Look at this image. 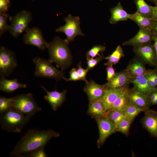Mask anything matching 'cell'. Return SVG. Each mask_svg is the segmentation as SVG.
<instances>
[{
	"label": "cell",
	"instance_id": "cell-1",
	"mask_svg": "<svg viewBox=\"0 0 157 157\" xmlns=\"http://www.w3.org/2000/svg\"><path fill=\"white\" fill-rule=\"evenodd\" d=\"M60 134L53 130L30 129L17 142L10 153L11 157L27 155L41 148L44 147L51 138L58 137Z\"/></svg>",
	"mask_w": 157,
	"mask_h": 157
},
{
	"label": "cell",
	"instance_id": "cell-2",
	"mask_svg": "<svg viewBox=\"0 0 157 157\" xmlns=\"http://www.w3.org/2000/svg\"><path fill=\"white\" fill-rule=\"evenodd\" d=\"M68 44L64 40L58 36L48 43L47 48L49 54V61L54 63L56 67L62 70L65 69L71 64V54L68 46Z\"/></svg>",
	"mask_w": 157,
	"mask_h": 157
},
{
	"label": "cell",
	"instance_id": "cell-3",
	"mask_svg": "<svg viewBox=\"0 0 157 157\" xmlns=\"http://www.w3.org/2000/svg\"><path fill=\"white\" fill-rule=\"evenodd\" d=\"M1 115L2 129L10 132H20L31 118L12 108Z\"/></svg>",
	"mask_w": 157,
	"mask_h": 157
},
{
	"label": "cell",
	"instance_id": "cell-4",
	"mask_svg": "<svg viewBox=\"0 0 157 157\" xmlns=\"http://www.w3.org/2000/svg\"><path fill=\"white\" fill-rule=\"evenodd\" d=\"M12 99V108L25 115L31 117L41 110L31 93L17 95Z\"/></svg>",
	"mask_w": 157,
	"mask_h": 157
},
{
	"label": "cell",
	"instance_id": "cell-5",
	"mask_svg": "<svg viewBox=\"0 0 157 157\" xmlns=\"http://www.w3.org/2000/svg\"><path fill=\"white\" fill-rule=\"evenodd\" d=\"M35 65V76L45 77L59 80L64 77L63 70H60L52 65L49 60L36 57L33 60Z\"/></svg>",
	"mask_w": 157,
	"mask_h": 157
},
{
	"label": "cell",
	"instance_id": "cell-6",
	"mask_svg": "<svg viewBox=\"0 0 157 157\" xmlns=\"http://www.w3.org/2000/svg\"><path fill=\"white\" fill-rule=\"evenodd\" d=\"M32 16L31 13L26 10H23L15 15L10 17L11 24L8 30L9 32L15 37L25 32L28 28Z\"/></svg>",
	"mask_w": 157,
	"mask_h": 157
},
{
	"label": "cell",
	"instance_id": "cell-7",
	"mask_svg": "<svg viewBox=\"0 0 157 157\" xmlns=\"http://www.w3.org/2000/svg\"><path fill=\"white\" fill-rule=\"evenodd\" d=\"M65 24L56 29L57 32H63L66 36L64 40L68 44L70 42L74 40L75 38L78 35L84 36L80 27V19L78 16L74 17L70 14L64 18Z\"/></svg>",
	"mask_w": 157,
	"mask_h": 157
},
{
	"label": "cell",
	"instance_id": "cell-8",
	"mask_svg": "<svg viewBox=\"0 0 157 157\" xmlns=\"http://www.w3.org/2000/svg\"><path fill=\"white\" fill-rule=\"evenodd\" d=\"M17 65L14 53L4 47L0 49V75L6 77L11 74Z\"/></svg>",
	"mask_w": 157,
	"mask_h": 157
},
{
	"label": "cell",
	"instance_id": "cell-9",
	"mask_svg": "<svg viewBox=\"0 0 157 157\" xmlns=\"http://www.w3.org/2000/svg\"><path fill=\"white\" fill-rule=\"evenodd\" d=\"M99 130V136L97 144L99 148L106 139L117 131L116 125L105 116L95 118Z\"/></svg>",
	"mask_w": 157,
	"mask_h": 157
},
{
	"label": "cell",
	"instance_id": "cell-10",
	"mask_svg": "<svg viewBox=\"0 0 157 157\" xmlns=\"http://www.w3.org/2000/svg\"><path fill=\"white\" fill-rule=\"evenodd\" d=\"M133 51L143 62L150 66H155L157 55L153 44L151 42L134 47Z\"/></svg>",
	"mask_w": 157,
	"mask_h": 157
},
{
	"label": "cell",
	"instance_id": "cell-11",
	"mask_svg": "<svg viewBox=\"0 0 157 157\" xmlns=\"http://www.w3.org/2000/svg\"><path fill=\"white\" fill-rule=\"evenodd\" d=\"M25 32L23 36V40L25 44L35 46L42 50L47 48L48 43L45 40L39 28H28Z\"/></svg>",
	"mask_w": 157,
	"mask_h": 157
},
{
	"label": "cell",
	"instance_id": "cell-12",
	"mask_svg": "<svg viewBox=\"0 0 157 157\" xmlns=\"http://www.w3.org/2000/svg\"><path fill=\"white\" fill-rule=\"evenodd\" d=\"M144 112L142 124L151 136L157 139V111L149 109Z\"/></svg>",
	"mask_w": 157,
	"mask_h": 157
},
{
	"label": "cell",
	"instance_id": "cell-13",
	"mask_svg": "<svg viewBox=\"0 0 157 157\" xmlns=\"http://www.w3.org/2000/svg\"><path fill=\"white\" fill-rule=\"evenodd\" d=\"M154 35L152 31L140 28L134 36L124 42L122 45L135 47L149 43L153 41Z\"/></svg>",
	"mask_w": 157,
	"mask_h": 157
},
{
	"label": "cell",
	"instance_id": "cell-14",
	"mask_svg": "<svg viewBox=\"0 0 157 157\" xmlns=\"http://www.w3.org/2000/svg\"><path fill=\"white\" fill-rule=\"evenodd\" d=\"M41 87L47 93L44 97V100L47 102L53 110H57L64 102L67 90H65L60 92L56 89L53 91H49L43 86Z\"/></svg>",
	"mask_w": 157,
	"mask_h": 157
},
{
	"label": "cell",
	"instance_id": "cell-15",
	"mask_svg": "<svg viewBox=\"0 0 157 157\" xmlns=\"http://www.w3.org/2000/svg\"><path fill=\"white\" fill-rule=\"evenodd\" d=\"M106 89L104 85H101L91 80L86 83L84 91L86 94L89 101L100 100Z\"/></svg>",
	"mask_w": 157,
	"mask_h": 157
},
{
	"label": "cell",
	"instance_id": "cell-16",
	"mask_svg": "<svg viewBox=\"0 0 157 157\" xmlns=\"http://www.w3.org/2000/svg\"><path fill=\"white\" fill-rule=\"evenodd\" d=\"M129 103L143 109L145 111L149 109L150 106L147 95L143 94L134 88L129 90Z\"/></svg>",
	"mask_w": 157,
	"mask_h": 157
},
{
	"label": "cell",
	"instance_id": "cell-17",
	"mask_svg": "<svg viewBox=\"0 0 157 157\" xmlns=\"http://www.w3.org/2000/svg\"><path fill=\"white\" fill-rule=\"evenodd\" d=\"M127 87L126 85L119 88H106L100 100L106 111L110 108L113 103Z\"/></svg>",
	"mask_w": 157,
	"mask_h": 157
},
{
	"label": "cell",
	"instance_id": "cell-18",
	"mask_svg": "<svg viewBox=\"0 0 157 157\" xmlns=\"http://www.w3.org/2000/svg\"><path fill=\"white\" fill-rule=\"evenodd\" d=\"M131 77L125 69L116 73L115 76L104 85L106 89L120 88L131 83Z\"/></svg>",
	"mask_w": 157,
	"mask_h": 157
},
{
	"label": "cell",
	"instance_id": "cell-19",
	"mask_svg": "<svg viewBox=\"0 0 157 157\" xmlns=\"http://www.w3.org/2000/svg\"><path fill=\"white\" fill-rule=\"evenodd\" d=\"M111 17L109 20L111 24H115L120 21L130 19L131 14L127 13L124 9L121 3L119 2L115 6L110 9Z\"/></svg>",
	"mask_w": 157,
	"mask_h": 157
},
{
	"label": "cell",
	"instance_id": "cell-20",
	"mask_svg": "<svg viewBox=\"0 0 157 157\" xmlns=\"http://www.w3.org/2000/svg\"><path fill=\"white\" fill-rule=\"evenodd\" d=\"M145 74L132 77L131 83L133 84V88L135 89L143 94L148 96L151 92L154 90L149 86Z\"/></svg>",
	"mask_w": 157,
	"mask_h": 157
},
{
	"label": "cell",
	"instance_id": "cell-21",
	"mask_svg": "<svg viewBox=\"0 0 157 157\" xmlns=\"http://www.w3.org/2000/svg\"><path fill=\"white\" fill-rule=\"evenodd\" d=\"M26 86L25 84L19 82L17 79H8L5 77H1L0 80V90L7 93H12L16 90L25 88Z\"/></svg>",
	"mask_w": 157,
	"mask_h": 157
},
{
	"label": "cell",
	"instance_id": "cell-22",
	"mask_svg": "<svg viewBox=\"0 0 157 157\" xmlns=\"http://www.w3.org/2000/svg\"><path fill=\"white\" fill-rule=\"evenodd\" d=\"M130 19L135 22L140 28L150 31H151L155 21L151 17L143 15L136 12L131 14Z\"/></svg>",
	"mask_w": 157,
	"mask_h": 157
},
{
	"label": "cell",
	"instance_id": "cell-23",
	"mask_svg": "<svg viewBox=\"0 0 157 157\" xmlns=\"http://www.w3.org/2000/svg\"><path fill=\"white\" fill-rule=\"evenodd\" d=\"M106 110L100 100L89 101L87 113L92 117L105 116Z\"/></svg>",
	"mask_w": 157,
	"mask_h": 157
},
{
	"label": "cell",
	"instance_id": "cell-24",
	"mask_svg": "<svg viewBox=\"0 0 157 157\" xmlns=\"http://www.w3.org/2000/svg\"><path fill=\"white\" fill-rule=\"evenodd\" d=\"M142 61L139 58H135L127 66L126 69L131 77L144 74L146 73L147 70Z\"/></svg>",
	"mask_w": 157,
	"mask_h": 157
},
{
	"label": "cell",
	"instance_id": "cell-25",
	"mask_svg": "<svg viewBox=\"0 0 157 157\" xmlns=\"http://www.w3.org/2000/svg\"><path fill=\"white\" fill-rule=\"evenodd\" d=\"M129 90L127 87L113 103L109 109H116L124 113L129 103Z\"/></svg>",
	"mask_w": 157,
	"mask_h": 157
},
{
	"label": "cell",
	"instance_id": "cell-26",
	"mask_svg": "<svg viewBox=\"0 0 157 157\" xmlns=\"http://www.w3.org/2000/svg\"><path fill=\"white\" fill-rule=\"evenodd\" d=\"M124 56L122 48L121 46L118 45L111 54L105 58L108 61L104 65L108 66L115 65L119 62L121 58Z\"/></svg>",
	"mask_w": 157,
	"mask_h": 157
},
{
	"label": "cell",
	"instance_id": "cell-27",
	"mask_svg": "<svg viewBox=\"0 0 157 157\" xmlns=\"http://www.w3.org/2000/svg\"><path fill=\"white\" fill-rule=\"evenodd\" d=\"M137 8L136 12L143 15L151 17L152 7L148 4L145 0H134Z\"/></svg>",
	"mask_w": 157,
	"mask_h": 157
},
{
	"label": "cell",
	"instance_id": "cell-28",
	"mask_svg": "<svg viewBox=\"0 0 157 157\" xmlns=\"http://www.w3.org/2000/svg\"><path fill=\"white\" fill-rule=\"evenodd\" d=\"M105 116L115 124L116 126L122 119L126 117L124 112L116 109L107 110Z\"/></svg>",
	"mask_w": 157,
	"mask_h": 157
},
{
	"label": "cell",
	"instance_id": "cell-29",
	"mask_svg": "<svg viewBox=\"0 0 157 157\" xmlns=\"http://www.w3.org/2000/svg\"><path fill=\"white\" fill-rule=\"evenodd\" d=\"M144 111L142 108L129 103L125 109L124 113L127 118L133 121L141 112Z\"/></svg>",
	"mask_w": 157,
	"mask_h": 157
},
{
	"label": "cell",
	"instance_id": "cell-30",
	"mask_svg": "<svg viewBox=\"0 0 157 157\" xmlns=\"http://www.w3.org/2000/svg\"><path fill=\"white\" fill-rule=\"evenodd\" d=\"M133 121L127 117L123 118L116 125L117 131L120 132L125 135L128 136Z\"/></svg>",
	"mask_w": 157,
	"mask_h": 157
},
{
	"label": "cell",
	"instance_id": "cell-31",
	"mask_svg": "<svg viewBox=\"0 0 157 157\" xmlns=\"http://www.w3.org/2000/svg\"><path fill=\"white\" fill-rule=\"evenodd\" d=\"M106 49V47L102 45H97L93 46L87 51L86 54L87 58H94L100 56V53H103Z\"/></svg>",
	"mask_w": 157,
	"mask_h": 157
},
{
	"label": "cell",
	"instance_id": "cell-32",
	"mask_svg": "<svg viewBox=\"0 0 157 157\" xmlns=\"http://www.w3.org/2000/svg\"><path fill=\"white\" fill-rule=\"evenodd\" d=\"M12 108V97H0V113L1 114Z\"/></svg>",
	"mask_w": 157,
	"mask_h": 157
},
{
	"label": "cell",
	"instance_id": "cell-33",
	"mask_svg": "<svg viewBox=\"0 0 157 157\" xmlns=\"http://www.w3.org/2000/svg\"><path fill=\"white\" fill-rule=\"evenodd\" d=\"M8 16L6 13H0V36L8 30L9 25L7 23Z\"/></svg>",
	"mask_w": 157,
	"mask_h": 157
},
{
	"label": "cell",
	"instance_id": "cell-34",
	"mask_svg": "<svg viewBox=\"0 0 157 157\" xmlns=\"http://www.w3.org/2000/svg\"><path fill=\"white\" fill-rule=\"evenodd\" d=\"M103 53L100 56L95 58H87V66L86 69L88 71L92 69L98 65L104 58Z\"/></svg>",
	"mask_w": 157,
	"mask_h": 157
},
{
	"label": "cell",
	"instance_id": "cell-35",
	"mask_svg": "<svg viewBox=\"0 0 157 157\" xmlns=\"http://www.w3.org/2000/svg\"><path fill=\"white\" fill-rule=\"evenodd\" d=\"M78 69L77 71L80 76V80L85 81L86 83L88 82L86 79V76L88 70L83 68L81 66V62L79 63L77 65Z\"/></svg>",
	"mask_w": 157,
	"mask_h": 157
},
{
	"label": "cell",
	"instance_id": "cell-36",
	"mask_svg": "<svg viewBox=\"0 0 157 157\" xmlns=\"http://www.w3.org/2000/svg\"><path fill=\"white\" fill-rule=\"evenodd\" d=\"M70 77L68 78H66L65 77L63 78L67 81H76L80 80V76L78 74L77 69L73 68L70 71Z\"/></svg>",
	"mask_w": 157,
	"mask_h": 157
},
{
	"label": "cell",
	"instance_id": "cell-37",
	"mask_svg": "<svg viewBox=\"0 0 157 157\" xmlns=\"http://www.w3.org/2000/svg\"><path fill=\"white\" fill-rule=\"evenodd\" d=\"M26 156L31 157H47L44 147L41 148L31 152Z\"/></svg>",
	"mask_w": 157,
	"mask_h": 157
},
{
	"label": "cell",
	"instance_id": "cell-38",
	"mask_svg": "<svg viewBox=\"0 0 157 157\" xmlns=\"http://www.w3.org/2000/svg\"><path fill=\"white\" fill-rule=\"evenodd\" d=\"M10 6V0H0V13H6Z\"/></svg>",
	"mask_w": 157,
	"mask_h": 157
},
{
	"label": "cell",
	"instance_id": "cell-39",
	"mask_svg": "<svg viewBox=\"0 0 157 157\" xmlns=\"http://www.w3.org/2000/svg\"><path fill=\"white\" fill-rule=\"evenodd\" d=\"M113 65H108L106 68L107 72L106 80L108 81L111 80L115 76L116 73Z\"/></svg>",
	"mask_w": 157,
	"mask_h": 157
},
{
	"label": "cell",
	"instance_id": "cell-40",
	"mask_svg": "<svg viewBox=\"0 0 157 157\" xmlns=\"http://www.w3.org/2000/svg\"><path fill=\"white\" fill-rule=\"evenodd\" d=\"M145 74L147 78L148 85L149 87L154 90L157 88V87L152 79L149 70H147Z\"/></svg>",
	"mask_w": 157,
	"mask_h": 157
},
{
	"label": "cell",
	"instance_id": "cell-41",
	"mask_svg": "<svg viewBox=\"0 0 157 157\" xmlns=\"http://www.w3.org/2000/svg\"><path fill=\"white\" fill-rule=\"evenodd\" d=\"M150 106L154 105V103L157 98V88L151 92L148 95Z\"/></svg>",
	"mask_w": 157,
	"mask_h": 157
},
{
	"label": "cell",
	"instance_id": "cell-42",
	"mask_svg": "<svg viewBox=\"0 0 157 157\" xmlns=\"http://www.w3.org/2000/svg\"><path fill=\"white\" fill-rule=\"evenodd\" d=\"M151 17L154 21H157V4L152 7Z\"/></svg>",
	"mask_w": 157,
	"mask_h": 157
},
{
	"label": "cell",
	"instance_id": "cell-43",
	"mask_svg": "<svg viewBox=\"0 0 157 157\" xmlns=\"http://www.w3.org/2000/svg\"><path fill=\"white\" fill-rule=\"evenodd\" d=\"M149 71L152 79L157 87V72L155 70H150Z\"/></svg>",
	"mask_w": 157,
	"mask_h": 157
},
{
	"label": "cell",
	"instance_id": "cell-44",
	"mask_svg": "<svg viewBox=\"0 0 157 157\" xmlns=\"http://www.w3.org/2000/svg\"><path fill=\"white\" fill-rule=\"evenodd\" d=\"M151 31L154 34L157 35V21H154L152 26Z\"/></svg>",
	"mask_w": 157,
	"mask_h": 157
},
{
	"label": "cell",
	"instance_id": "cell-45",
	"mask_svg": "<svg viewBox=\"0 0 157 157\" xmlns=\"http://www.w3.org/2000/svg\"><path fill=\"white\" fill-rule=\"evenodd\" d=\"M153 41L154 42V46L157 55V35L154 34Z\"/></svg>",
	"mask_w": 157,
	"mask_h": 157
},
{
	"label": "cell",
	"instance_id": "cell-46",
	"mask_svg": "<svg viewBox=\"0 0 157 157\" xmlns=\"http://www.w3.org/2000/svg\"><path fill=\"white\" fill-rule=\"evenodd\" d=\"M148 1L154 3L155 5L157 4V0H148Z\"/></svg>",
	"mask_w": 157,
	"mask_h": 157
},
{
	"label": "cell",
	"instance_id": "cell-47",
	"mask_svg": "<svg viewBox=\"0 0 157 157\" xmlns=\"http://www.w3.org/2000/svg\"><path fill=\"white\" fill-rule=\"evenodd\" d=\"M157 105V98L154 103V105Z\"/></svg>",
	"mask_w": 157,
	"mask_h": 157
},
{
	"label": "cell",
	"instance_id": "cell-48",
	"mask_svg": "<svg viewBox=\"0 0 157 157\" xmlns=\"http://www.w3.org/2000/svg\"><path fill=\"white\" fill-rule=\"evenodd\" d=\"M155 66H156V68H155V70L157 72V63Z\"/></svg>",
	"mask_w": 157,
	"mask_h": 157
},
{
	"label": "cell",
	"instance_id": "cell-49",
	"mask_svg": "<svg viewBox=\"0 0 157 157\" xmlns=\"http://www.w3.org/2000/svg\"><path fill=\"white\" fill-rule=\"evenodd\" d=\"M99 0L101 1H102L103 0Z\"/></svg>",
	"mask_w": 157,
	"mask_h": 157
},
{
	"label": "cell",
	"instance_id": "cell-50",
	"mask_svg": "<svg viewBox=\"0 0 157 157\" xmlns=\"http://www.w3.org/2000/svg\"></svg>",
	"mask_w": 157,
	"mask_h": 157
}]
</instances>
